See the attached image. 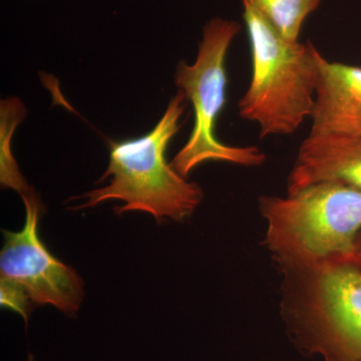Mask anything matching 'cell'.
<instances>
[{
    "label": "cell",
    "instance_id": "1",
    "mask_svg": "<svg viewBox=\"0 0 361 361\" xmlns=\"http://www.w3.org/2000/svg\"><path fill=\"white\" fill-rule=\"evenodd\" d=\"M264 245L279 270L353 263L361 232V191L319 183L285 197L261 196Z\"/></svg>",
    "mask_w": 361,
    "mask_h": 361
},
{
    "label": "cell",
    "instance_id": "2",
    "mask_svg": "<svg viewBox=\"0 0 361 361\" xmlns=\"http://www.w3.org/2000/svg\"><path fill=\"white\" fill-rule=\"evenodd\" d=\"M186 101L184 92L178 90L151 132L135 139L110 142V161L99 179L103 182L111 178L110 184L78 197L85 201L75 209L118 200L125 205L116 207L118 214L142 211L159 223L190 217L203 201V189L178 174L166 159L169 144L179 132Z\"/></svg>",
    "mask_w": 361,
    "mask_h": 361
},
{
    "label": "cell",
    "instance_id": "3",
    "mask_svg": "<svg viewBox=\"0 0 361 361\" xmlns=\"http://www.w3.org/2000/svg\"><path fill=\"white\" fill-rule=\"evenodd\" d=\"M280 315L302 355L361 361V269L355 263L280 270Z\"/></svg>",
    "mask_w": 361,
    "mask_h": 361
},
{
    "label": "cell",
    "instance_id": "4",
    "mask_svg": "<svg viewBox=\"0 0 361 361\" xmlns=\"http://www.w3.org/2000/svg\"><path fill=\"white\" fill-rule=\"evenodd\" d=\"M242 4L252 75L238 103L240 118L255 123L261 139L293 134L312 116L323 56L312 42L283 39L257 11Z\"/></svg>",
    "mask_w": 361,
    "mask_h": 361
},
{
    "label": "cell",
    "instance_id": "5",
    "mask_svg": "<svg viewBox=\"0 0 361 361\" xmlns=\"http://www.w3.org/2000/svg\"><path fill=\"white\" fill-rule=\"evenodd\" d=\"M236 20L214 18L203 28L196 61H180L175 75L178 90L194 109V127L185 146L171 166L183 178L206 161H226L243 167H259L266 161L257 147L229 146L216 137V122L226 104L228 78L226 58L230 45L241 32Z\"/></svg>",
    "mask_w": 361,
    "mask_h": 361
},
{
    "label": "cell",
    "instance_id": "6",
    "mask_svg": "<svg viewBox=\"0 0 361 361\" xmlns=\"http://www.w3.org/2000/svg\"><path fill=\"white\" fill-rule=\"evenodd\" d=\"M25 221L20 231H4L0 280L18 289L33 306L52 305L75 315L85 297L77 271L49 252L39 233L42 203L33 190L21 195Z\"/></svg>",
    "mask_w": 361,
    "mask_h": 361
},
{
    "label": "cell",
    "instance_id": "7",
    "mask_svg": "<svg viewBox=\"0 0 361 361\" xmlns=\"http://www.w3.org/2000/svg\"><path fill=\"white\" fill-rule=\"evenodd\" d=\"M319 183H337L361 191V134L310 130L289 173L287 194Z\"/></svg>",
    "mask_w": 361,
    "mask_h": 361
},
{
    "label": "cell",
    "instance_id": "8",
    "mask_svg": "<svg viewBox=\"0 0 361 361\" xmlns=\"http://www.w3.org/2000/svg\"><path fill=\"white\" fill-rule=\"evenodd\" d=\"M313 132L361 134V68L323 56L313 110Z\"/></svg>",
    "mask_w": 361,
    "mask_h": 361
},
{
    "label": "cell",
    "instance_id": "9",
    "mask_svg": "<svg viewBox=\"0 0 361 361\" xmlns=\"http://www.w3.org/2000/svg\"><path fill=\"white\" fill-rule=\"evenodd\" d=\"M27 115L25 104L18 97H8L0 102V183L6 189L21 195L32 189L21 174L13 155V137L18 126Z\"/></svg>",
    "mask_w": 361,
    "mask_h": 361
},
{
    "label": "cell",
    "instance_id": "10",
    "mask_svg": "<svg viewBox=\"0 0 361 361\" xmlns=\"http://www.w3.org/2000/svg\"><path fill=\"white\" fill-rule=\"evenodd\" d=\"M250 6L283 39L299 42L304 21L322 0H241Z\"/></svg>",
    "mask_w": 361,
    "mask_h": 361
},
{
    "label": "cell",
    "instance_id": "11",
    "mask_svg": "<svg viewBox=\"0 0 361 361\" xmlns=\"http://www.w3.org/2000/svg\"><path fill=\"white\" fill-rule=\"evenodd\" d=\"M353 263L361 269V232L360 236H358L357 241H356L355 261H353Z\"/></svg>",
    "mask_w": 361,
    "mask_h": 361
},
{
    "label": "cell",
    "instance_id": "12",
    "mask_svg": "<svg viewBox=\"0 0 361 361\" xmlns=\"http://www.w3.org/2000/svg\"><path fill=\"white\" fill-rule=\"evenodd\" d=\"M27 361H35V356H33L32 355H28Z\"/></svg>",
    "mask_w": 361,
    "mask_h": 361
}]
</instances>
